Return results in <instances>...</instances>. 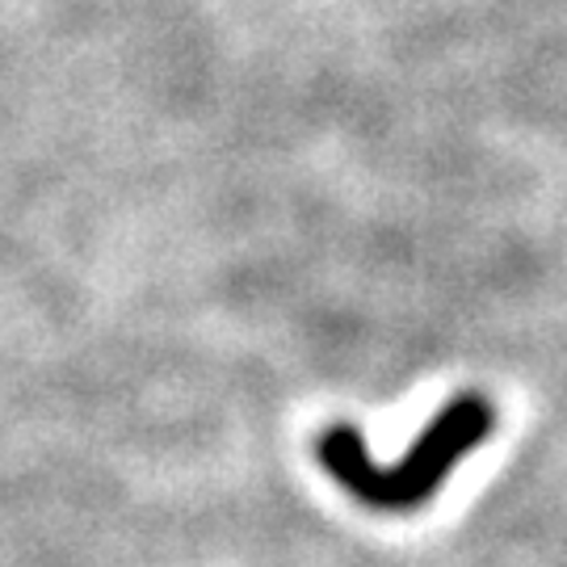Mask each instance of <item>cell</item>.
<instances>
[{
	"label": "cell",
	"mask_w": 567,
	"mask_h": 567,
	"mask_svg": "<svg viewBox=\"0 0 567 567\" xmlns=\"http://www.w3.org/2000/svg\"><path fill=\"white\" fill-rule=\"evenodd\" d=\"M496 429V404L484 391H458L437 416L421 429V437L404 450L400 463H374L365 437L353 425H328L316 437V458L328 475L374 513H412L437 496V487L454 475L475 446H484Z\"/></svg>",
	"instance_id": "obj_1"
}]
</instances>
